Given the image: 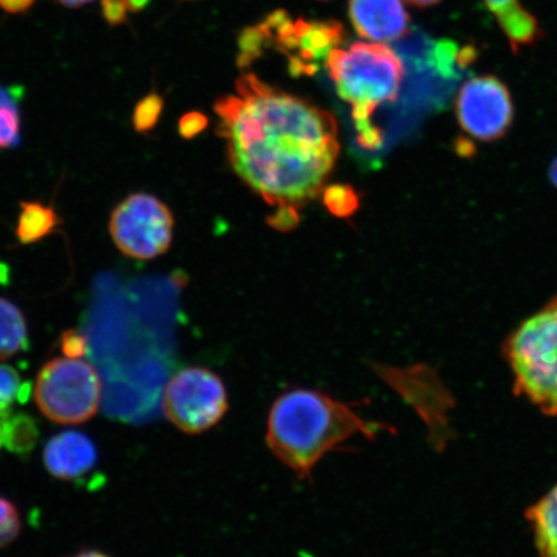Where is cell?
<instances>
[{
    "label": "cell",
    "instance_id": "1",
    "mask_svg": "<svg viewBox=\"0 0 557 557\" xmlns=\"http://www.w3.org/2000/svg\"><path fill=\"white\" fill-rule=\"evenodd\" d=\"M235 88L214 107L235 172L278 209L308 203L336 164V120L255 74L242 75Z\"/></svg>",
    "mask_w": 557,
    "mask_h": 557
},
{
    "label": "cell",
    "instance_id": "2",
    "mask_svg": "<svg viewBox=\"0 0 557 557\" xmlns=\"http://www.w3.org/2000/svg\"><path fill=\"white\" fill-rule=\"evenodd\" d=\"M382 424L361 417L351 404L333 399L318 389L292 388L274 401L268 420V445L273 455L296 473L308 479L331 451L350 438L371 441Z\"/></svg>",
    "mask_w": 557,
    "mask_h": 557
},
{
    "label": "cell",
    "instance_id": "3",
    "mask_svg": "<svg viewBox=\"0 0 557 557\" xmlns=\"http://www.w3.org/2000/svg\"><path fill=\"white\" fill-rule=\"evenodd\" d=\"M324 66L341 99L351 104L360 144L377 149L382 135L372 116L381 104L398 99L404 76L399 55L383 44L357 41L348 50H333Z\"/></svg>",
    "mask_w": 557,
    "mask_h": 557
},
{
    "label": "cell",
    "instance_id": "4",
    "mask_svg": "<svg viewBox=\"0 0 557 557\" xmlns=\"http://www.w3.org/2000/svg\"><path fill=\"white\" fill-rule=\"evenodd\" d=\"M505 354L515 392L557 416V297L507 338Z\"/></svg>",
    "mask_w": 557,
    "mask_h": 557
},
{
    "label": "cell",
    "instance_id": "5",
    "mask_svg": "<svg viewBox=\"0 0 557 557\" xmlns=\"http://www.w3.org/2000/svg\"><path fill=\"white\" fill-rule=\"evenodd\" d=\"M34 395L48 420L60 424L85 423L99 412L102 380L87 361L54 358L40 369Z\"/></svg>",
    "mask_w": 557,
    "mask_h": 557
},
{
    "label": "cell",
    "instance_id": "6",
    "mask_svg": "<svg viewBox=\"0 0 557 557\" xmlns=\"http://www.w3.org/2000/svg\"><path fill=\"white\" fill-rule=\"evenodd\" d=\"M163 407L166 418L183 433L203 434L227 413V389L209 369L185 368L166 383Z\"/></svg>",
    "mask_w": 557,
    "mask_h": 557
},
{
    "label": "cell",
    "instance_id": "7",
    "mask_svg": "<svg viewBox=\"0 0 557 557\" xmlns=\"http://www.w3.org/2000/svg\"><path fill=\"white\" fill-rule=\"evenodd\" d=\"M174 220L170 208L150 194L129 195L111 213L109 230L115 246L129 259L148 261L169 250Z\"/></svg>",
    "mask_w": 557,
    "mask_h": 557
},
{
    "label": "cell",
    "instance_id": "8",
    "mask_svg": "<svg viewBox=\"0 0 557 557\" xmlns=\"http://www.w3.org/2000/svg\"><path fill=\"white\" fill-rule=\"evenodd\" d=\"M261 26L269 47L287 55L290 73L295 75L317 73L345 39L344 26L337 21H294L285 11L271 13Z\"/></svg>",
    "mask_w": 557,
    "mask_h": 557
},
{
    "label": "cell",
    "instance_id": "9",
    "mask_svg": "<svg viewBox=\"0 0 557 557\" xmlns=\"http://www.w3.org/2000/svg\"><path fill=\"white\" fill-rule=\"evenodd\" d=\"M456 114L466 134L479 141H496L507 134L513 121L510 90L496 76H476L459 89Z\"/></svg>",
    "mask_w": 557,
    "mask_h": 557
},
{
    "label": "cell",
    "instance_id": "10",
    "mask_svg": "<svg viewBox=\"0 0 557 557\" xmlns=\"http://www.w3.org/2000/svg\"><path fill=\"white\" fill-rule=\"evenodd\" d=\"M348 16L360 37L375 44L398 40L408 32L409 15L403 0H350Z\"/></svg>",
    "mask_w": 557,
    "mask_h": 557
},
{
    "label": "cell",
    "instance_id": "11",
    "mask_svg": "<svg viewBox=\"0 0 557 557\" xmlns=\"http://www.w3.org/2000/svg\"><path fill=\"white\" fill-rule=\"evenodd\" d=\"M99 451L92 438L79 431H64L47 442L44 450L46 469L65 482L82 479L94 470Z\"/></svg>",
    "mask_w": 557,
    "mask_h": 557
},
{
    "label": "cell",
    "instance_id": "12",
    "mask_svg": "<svg viewBox=\"0 0 557 557\" xmlns=\"http://www.w3.org/2000/svg\"><path fill=\"white\" fill-rule=\"evenodd\" d=\"M485 3L497 17L513 51L539 39L541 29L537 20L522 9L519 0H485Z\"/></svg>",
    "mask_w": 557,
    "mask_h": 557
},
{
    "label": "cell",
    "instance_id": "13",
    "mask_svg": "<svg viewBox=\"0 0 557 557\" xmlns=\"http://www.w3.org/2000/svg\"><path fill=\"white\" fill-rule=\"evenodd\" d=\"M541 557H557V485L527 511Z\"/></svg>",
    "mask_w": 557,
    "mask_h": 557
},
{
    "label": "cell",
    "instance_id": "14",
    "mask_svg": "<svg viewBox=\"0 0 557 557\" xmlns=\"http://www.w3.org/2000/svg\"><path fill=\"white\" fill-rule=\"evenodd\" d=\"M30 346L24 312L0 297V360L10 359Z\"/></svg>",
    "mask_w": 557,
    "mask_h": 557
},
{
    "label": "cell",
    "instance_id": "15",
    "mask_svg": "<svg viewBox=\"0 0 557 557\" xmlns=\"http://www.w3.org/2000/svg\"><path fill=\"white\" fill-rule=\"evenodd\" d=\"M61 224L58 213L39 201H23L18 215L16 235L21 243H37L51 235Z\"/></svg>",
    "mask_w": 557,
    "mask_h": 557
},
{
    "label": "cell",
    "instance_id": "16",
    "mask_svg": "<svg viewBox=\"0 0 557 557\" xmlns=\"http://www.w3.org/2000/svg\"><path fill=\"white\" fill-rule=\"evenodd\" d=\"M39 428L37 421L26 413H11L5 423L3 447L12 455L27 457L37 447Z\"/></svg>",
    "mask_w": 557,
    "mask_h": 557
},
{
    "label": "cell",
    "instance_id": "17",
    "mask_svg": "<svg viewBox=\"0 0 557 557\" xmlns=\"http://www.w3.org/2000/svg\"><path fill=\"white\" fill-rule=\"evenodd\" d=\"M21 94L20 87L0 86V149H11L20 144Z\"/></svg>",
    "mask_w": 557,
    "mask_h": 557
},
{
    "label": "cell",
    "instance_id": "18",
    "mask_svg": "<svg viewBox=\"0 0 557 557\" xmlns=\"http://www.w3.org/2000/svg\"><path fill=\"white\" fill-rule=\"evenodd\" d=\"M30 393L29 383L21 379L15 368L0 364V408L12 410L16 403L29 399Z\"/></svg>",
    "mask_w": 557,
    "mask_h": 557
},
{
    "label": "cell",
    "instance_id": "19",
    "mask_svg": "<svg viewBox=\"0 0 557 557\" xmlns=\"http://www.w3.org/2000/svg\"><path fill=\"white\" fill-rule=\"evenodd\" d=\"M324 205L338 218H348L359 207V198L351 186L333 185L324 191Z\"/></svg>",
    "mask_w": 557,
    "mask_h": 557
},
{
    "label": "cell",
    "instance_id": "20",
    "mask_svg": "<svg viewBox=\"0 0 557 557\" xmlns=\"http://www.w3.org/2000/svg\"><path fill=\"white\" fill-rule=\"evenodd\" d=\"M163 99L157 94L146 96L137 103L134 114V125L137 132H148L156 127L163 111Z\"/></svg>",
    "mask_w": 557,
    "mask_h": 557
},
{
    "label": "cell",
    "instance_id": "21",
    "mask_svg": "<svg viewBox=\"0 0 557 557\" xmlns=\"http://www.w3.org/2000/svg\"><path fill=\"white\" fill-rule=\"evenodd\" d=\"M21 532V517L15 504L0 496V548L11 545Z\"/></svg>",
    "mask_w": 557,
    "mask_h": 557
},
{
    "label": "cell",
    "instance_id": "22",
    "mask_svg": "<svg viewBox=\"0 0 557 557\" xmlns=\"http://www.w3.org/2000/svg\"><path fill=\"white\" fill-rule=\"evenodd\" d=\"M60 347L66 358L82 359L83 357H86L88 341L82 332L69 330L61 334Z\"/></svg>",
    "mask_w": 557,
    "mask_h": 557
},
{
    "label": "cell",
    "instance_id": "23",
    "mask_svg": "<svg viewBox=\"0 0 557 557\" xmlns=\"http://www.w3.org/2000/svg\"><path fill=\"white\" fill-rule=\"evenodd\" d=\"M102 15L107 23L116 26L125 23L127 20V9L123 0H101Z\"/></svg>",
    "mask_w": 557,
    "mask_h": 557
},
{
    "label": "cell",
    "instance_id": "24",
    "mask_svg": "<svg viewBox=\"0 0 557 557\" xmlns=\"http://www.w3.org/2000/svg\"><path fill=\"white\" fill-rule=\"evenodd\" d=\"M207 117L200 113L186 114L180 122L181 135L189 138L198 135L206 127Z\"/></svg>",
    "mask_w": 557,
    "mask_h": 557
},
{
    "label": "cell",
    "instance_id": "25",
    "mask_svg": "<svg viewBox=\"0 0 557 557\" xmlns=\"http://www.w3.org/2000/svg\"><path fill=\"white\" fill-rule=\"evenodd\" d=\"M35 0H0V9L9 13H21L30 9Z\"/></svg>",
    "mask_w": 557,
    "mask_h": 557
},
{
    "label": "cell",
    "instance_id": "26",
    "mask_svg": "<svg viewBox=\"0 0 557 557\" xmlns=\"http://www.w3.org/2000/svg\"><path fill=\"white\" fill-rule=\"evenodd\" d=\"M151 0H123L128 12H141L150 4Z\"/></svg>",
    "mask_w": 557,
    "mask_h": 557
},
{
    "label": "cell",
    "instance_id": "27",
    "mask_svg": "<svg viewBox=\"0 0 557 557\" xmlns=\"http://www.w3.org/2000/svg\"><path fill=\"white\" fill-rule=\"evenodd\" d=\"M11 413L12 410H5L3 408H0V448H3L5 423L7 420H9Z\"/></svg>",
    "mask_w": 557,
    "mask_h": 557
},
{
    "label": "cell",
    "instance_id": "28",
    "mask_svg": "<svg viewBox=\"0 0 557 557\" xmlns=\"http://www.w3.org/2000/svg\"><path fill=\"white\" fill-rule=\"evenodd\" d=\"M70 557H110L108 554L99 552V549H83V552Z\"/></svg>",
    "mask_w": 557,
    "mask_h": 557
},
{
    "label": "cell",
    "instance_id": "29",
    "mask_svg": "<svg viewBox=\"0 0 557 557\" xmlns=\"http://www.w3.org/2000/svg\"><path fill=\"white\" fill-rule=\"evenodd\" d=\"M60 2L66 7H72V9H75V7L89 3L90 0H60Z\"/></svg>",
    "mask_w": 557,
    "mask_h": 557
},
{
    "label": "cell",
    "instance_id": "30",
    "mask_svg": "<svg viewBox=\"0 0 557 557\" xmlns=\"http://www.w3.org/2000/svg\"><path fill=\"white\" fill-rule=\"evenodd\" d=\"M408 2L417 7H430L441 2V0H408Z\"/></svg>",
    "mask_w": 557,
    "mask_h": 557
},
{
    "label": "cell",
    "instance_id": "31",
    "mask_svg": "<svg viewBox=\"0 0 557 557\" xmlns=\"http://www.w3.org/2000/svg\"><path fill=\"white\" fill-rule=\"evenodd\" d=\"M549 176H552L553 183L557 186V158L552 166V171H549Z\"/></svg>",
    "mask_w": 557,
    "mask_h": 557
}]
</instances>
